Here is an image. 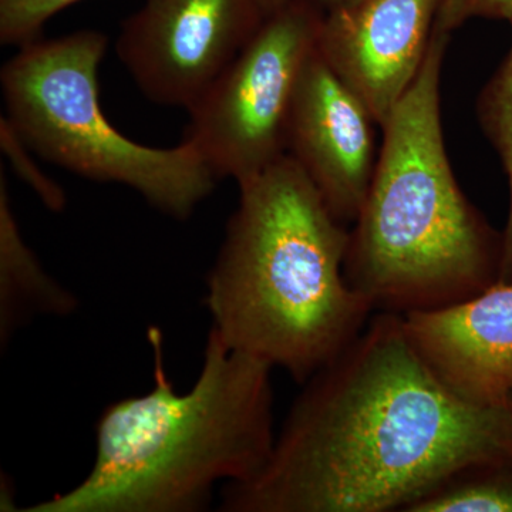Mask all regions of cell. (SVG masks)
Masks as SVG:
<instances>
[{
    "label": "cell",
    "instance_id": "obj_1",
    "mask_svg": "<svg viewBox=\"0 0 512 512\" xmlns=\"http://www.w3.org/2000/svg\"><path fill=\"white\" fill-rule=\"evenodd\" d=\"M512 453V414L464 402L376 312L303 383L265 466L222 487L229 512L406 511L461 468Z\"/></svg>",
    "mask_w": 512,
    "mask_h": 512
},
{
    "label": "cell",
    "instance_id": "obj_2",
    "mask_svg": "<svg viewBox=\"0 0 512 512\" xmlns=\"http://www.w3.org/2000/svg\"><path fill=\"white\" fill-rule=\"evenodd\" d=\"M238 188L207 278L210 332L306 383L376 313L343 274L350 231L289 154Z\"/></svg>",
    "mask_w": 512,
    "mask_h": 512
},
{
    "label": "cell",
    "instance_id": "obj_3",
    "mask_svg": "<svg viewBox=\"0 0 512 512\" xmlns=\"http://www.w3.org/2000/svg\"><path fill=\"white\" fill-rule=\"evenodd\" d=\"M147 336L156 386L106 407L82 483L23 511H201L218 484L242 483L265 466L276 437L274 369L210 332L200 376L175 393L163 335L150 328Z\"/></svg>",
    "mask_w": 512,
    "mask_h": 512
},
{
    "label": "cell",
    "instance_id": "obj_4",
    "mask_svg": "<svg viewBox=\"0 0 512 512\" xmlns=\"http://www.w3.org/2000/svg\"><path fill=\"white\" fill-rule=\"evenodd\" d=\"M448 42L433 30L419 76L382 127L375 174L349 234L343 274L375 312L444 308L500 281L503 232L461 190L444 143Z\"/></svg>",
    "mask_w": 512,
    "mask_h": 512
},
{
    "label": "cell",
    "instance_id": "obj_5",
    "mask_svg": "<svg viewBox=\"0 0 512 512\" xmlns=\"http://www.w3.org/2000/svg\"><path fill=\"white\" fill-rule=\"evenodd\" d=\"M107 42L87 29L19 47L0 72L5 117L37 156L89 180L126 185L158 211L187 220L218 178L184 141L148 147L111 126L99 89Z\"/></svg>",
    "mask_w": 512,
    "mask_h": 512
},
{
    "label": "cell",
    "instance_id": "obj_6",
    "mask_svg": "<svg viewBox=\"0 0 512 512\" xmlns=\"http://www.w3.org/2000/svg\"><path fill=\"white\" fill-rule=\"evenodd\" d=\"M325 12L316 0H288L269 13L237 59L187 110L183 141L218 180L239 187L285 156L293 97L318 46Z\"/></svg>",
    "mask_w": 512,
    "mask_h": 512
},
{
    "label": "cell",
    "instance_id": "obj_7",
    "mask_svg": "<svg viewBox=\"0 0 512 512\" xmlns=\"http://www.w3.org/2000/svg\"><path fill=\"white\" fill-rule=\"evenodd\" d=\"M266 19L259 0H146L116 53L153 103L190 110Z\"/></svg>",
    "mask_w": 512,
    "mask_h": 512
},
{
    "label": "cell",
    "instance_id": "obj_8",
    "mask_svg": "<svg viewBox=\"0 0 512 512\" xmlns=\"http://www.w3.org/2000/svg\"><path fill=\"white\" fill-rule=\"evenodd\" d=\"M376 127L363 101L333 73L316 46L293 97L286 154L342 224H355L365 204L379 158Z\"/></svg>",
    "mask_w": 512,
    "mask_h": 512
},
{
    "label": "cell",
    "instance_id": "obj_9",
    "mask_svg": "<svg viewBox=\"0 0 512 512\" xmlns=\"http://www.w3.org/2000/svg\"><path fill=\"white\" fill-rule=\"evenodd\" d=\"M440 0H352L326 9L318 52L382 128L419 76Z\"/></svg>",
    "mask_w": 512,
    "mask_h": 512
},
{
    "label": "cell",
    "instance_id": "obj_10",
    "mask_svg": "<svg viewBox=\"0 0 512 512\" xmlns=\"http://www.w3.org/2000/svg\"><path fill=\"white\" fill-rule=\"evenodd\" d=\"M424 362L457 397L507 409L512 397V282H495L466 301L403 315Z\"/></svg>",
    "mask_w": 512,
    "mask_h": 512
},
{
    "label": "cell",
    "instance_id": "obj_11",
    "mask_svg": "<svg viewBox=\"0 0 512 512\" xmlns=\"http://www.w3.org/2000/svg\"><path fill=\"white\" fill-rule=\"evenodd\" d=\"M72 293L46 274L26 244L13 212L5 171L0 170V313L2 336L10 335L23 312L66 315L74 311Z\"/></svg>",
    "mask_w": 512,
    "mask_h": 512
},
{
    "label": "cell",
    "instance_id": "obj_12",
    "mask_svg": "<svg viewBox=\"0 0 512 512\" xmlns=\"http://www.w3.org/2000/svg\"><path fill=\"white\" fill-rule=\"evenodd\" d=\"M404 512H512V453L461 468Z\"/></svg>",
    "mask_w": 512,
    "mask_h": 512
},
{
    "label": "cell",
    "instance_id": "obj_13",
    "mask_svg": "<svg viewBox=\"0 0 512 512\" xmlns=\"http://www.w3.org/2000/svg\"><path fill=\"white\" fill-rule=\"evenodd\" d=\"M477 117L488 143L500 158L508 184L507 224L500 281L512 282V43L477 100Z\"/></svg>",
    "mask_w": 512,
    "mask_h": 512
},
{
    "label": "cell",
    "instance_id": "obj_14",
    "mask_svg": "<svg viewBox=\"0 0 512 512\" xmlns=\"http://www.w3.org/2000/svg\"><path fill=\"white\" fill-rule=\"evenodd\" d=\"M0 148L9 165L20 180L36 192L49 210L62 211L66 207V192L59 183L46 175L32 157V148L25 143L18 131L5 116L0 119Z\"/></svg>",
    "mask_w": 512,
    "mask_h": 512
},
{
    "label": "cell",
    "instance_id": "obj_15",
    "mask_svg": "<svg viewBox=\"0 0 512 512\" xmlns=\"http://www.w3.org/2000/svg\"><path fill=\"white\" fill-rule=\"evenodd\" d=\"M80 0H0V42L22 47L37 39L47 20Z\"/></svg>",
    "mask_w": 512,
    "mask_h": 512
},
{
    "label": "cell",
    "instance_id": "obj_16",
    "mask_svg": "<svg viewBox=\"0 0 512 512\" xmlns=\"http://www.w3.org/2000/svg\"><path fill=\"white\" fill-rule=\"evenodd\" d=\"M471 19L505 20L512 25V0H440L434 29L451 35Z\"/></svg>",
    "mask_w": 512,
    "mask_h": 512
},
{
    "label": "cell",
    "instance_id": "obj_17",
    "mask_svg": "<svg viewBox=\"0 0 512 512\" xmlns=\"http://www.w3.org/2000/svg\"><path fill=\"white\" fill-rule=\"evenodd\" d=\"M288 2V0H259L261 3L262 9L266 13V16L269 13L274 12V10L281 8L284 3ZM316 2L320 3L325 9L336 8V6L345 5V3L352 2V0H316Z\"/></svg>",
    "mask_w": 512,
    "mask_h": 512
},
{
    "label": "cell",
    "instance_id": "obj_18",
    "mask_svg": "<svg viewBox=\"0 0 512 512\" xmlns=\"http://www.w3.org/2000/svg\"><path fill=\"white\" fill-rule=\"evenodd\" d=\"M507 409L510 410V413L512 414V397L510 399V402H508Z\"/></svg>",
    "mask_w": 512,
    "mask_h": 512
}]
</instances>
